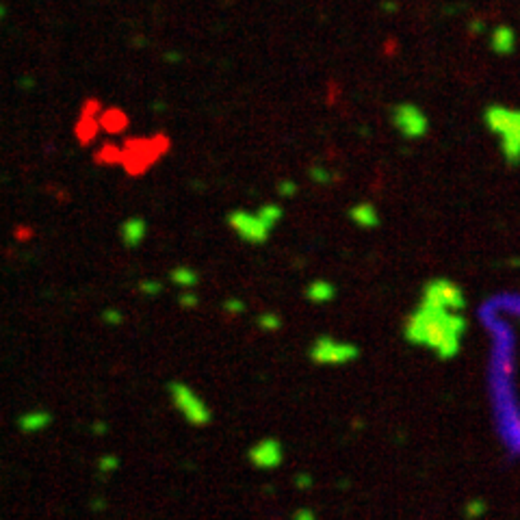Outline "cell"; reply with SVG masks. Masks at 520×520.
Segmentation results:
<instances>
[{
  "instance_id": "cell-1",
  "label": "cell",
  "mask_w": 520,
  "mask_h": 520,
  "mask_svg": "<svg viewBox=\"0 0 520 520\" xmlns=\"http://www.w3.org/2000/svg\"><path fill=\"white\" fill-rule=\"evenodd\" d=\"M228 226L243 239L245 243H265L271 235V228H269L258 212H247V210H232L228 215Z\"/></svg>"
},
{
  "instance_id": "cell-2",
  "label": "cell",
  "mask_w": 520,
  "mask_h": 520,
  "mask_svg": "<svg viewBox=\"0 0 520 520\" xmlns=\"http://www.w3.org/2000/svg\"><path fill=\"white\" fill-rule=\"evenodd\" d=\"M490 126L505 139V152H520V115L510 111H490Z\"/></svg>"
},
{
  "instance_id": "cell-3",
  "label": "cell",
  "mask_w": 520,
  "mask_h": 520,
  "mask_svg": "<svg viewBox=\"0 0 520 520\" xmlns=\"http://www.w3.org/2000/svg\"><path fill=\"white\" fill-rule=\"evenodd\" d=\"M171 397H174V403L176 408L183 412V414L195 423V425H202L208 421V410L206 405L195 397V392H191V388H187L185 384H178L174 382L171 384Z\"/></svg>"
},
{
  "instance_id": "cell-4",
  "label": "cell",
  "mask_w": 520,
  "mask_h": 520,
  "mask_svg": "<svg viewBox=\"0 0 520 520\" xmlns=\"http://www.w3.org/2000/svg\"><path fill=\"white\" fill-rule=\"evenodd\" d=\"M310 353L317 362H343V360H349L355 351H353V347L336 343V340H332V338H319L312 345Z\"/></svg>"
},
{
  "instance_id": "cell-5",
  "label": "cell",
  "mask_w": 520,
  "mask_h": 520,
  "mask_svg": "<svg viewBox=\"0 0 520 520\" xmlns=\"http://www.w3.org/2000/svg\"><path fill=\"white\" fill-rule=\"evenodd\" d=\"M394 119H397L399 131L405 133V135H421V133H423L425 119L419 115L417 109H412V106H399V109H397V115H394Z\"/></svg>"
},
{
  "instance_id": "cell-6",
  "label": "cell",
  "mask_w": 520,
  "mask_h": 520,
  "mask_svg": "<svg viewBox=\"0 0 520 520\" xmlns=\"http://www.w3.org/2000/svg\"><path fill=\"white\" fill-rule=\"evenodd\" d=\"M146 232H148L146 221L139 219V217H131V219H126L121 224L119 237H121V241L126 247H137L143 239H146Z\"/></svg>"
},
{
  "instance_id": "cell-7",
  "label": "cell",
  "mask_w": 520,
  "mask_h": 520,
  "mask_svg": "<svg viewBox=\"0 0 520 520\" xmlns=\"http://www.w3.org/2000/svg\"><path fill=\"white\" fill-rule=\"evenodd\" d=\"M252 458L258 466H274L280 462V446L274 440H267L252 451Z\"/></svg>"
},
{
  "instance_id": "cell-8",
  "label": "cell",
  "mask_w": 520,
  "mask_h": 520,
  "mask_svg": "<svg viewBox=\"0 0 520 520\" xmlns=\"http://www.w3.org/2000/svg\"><path fill=\"white\" fill-rule=\"evenodd\" d=\"M306 297L314 303H324L330 301L334 297V286L326 280H314L308 289H306Z\"/></svg>"
},
{
  "instance_id": "cell-9",
  "label": "cell",
  "mask_w": 520,
  "mask_h": 520,
  "mask_svg": "<svg viewBox=\"0 0 520 520\" xmlns=\"http://www.w3.org/2000/svg\"><path fill=\"white\" fill-rule=\"evenodd\" d=\"M169 278L176 286H181V289H191V286H195V282H197V274L191 267H176L169 274Z\"/></svg>"
},
{
  "instance_id": "cell-10",
  "label": "cell",
  "mask_w": 520,
  "mask_h": 520,
  "mask_svg": "<svg viewBox=\"0 0 520 520\" xmlns=\"http://www.w3.org/2000/svg\"><path fill=\"white\" fill-rule=\"evenodd\" d=\"M351 219L358 224V226H375L378 224V215H375V210L367 204H362V206H355L353 210H351Z\"/></svg>"
},
{
  "instance_id": "cell-11",
  "label": "cell",
  "mask_w": 520,
  "mask_h": 520,
  "mask_svg": "<svg viewBox=\"0 0 520 520\" xmlns=\"http://www.w3.org/2000/svg\"><path fill=\"white\" fill-rule=\"evenodd\" d=\"M258 215H260V219L274 230V228L278 226V221L282 219V208H280L278 204H265V206L258 210Z\"/></svg>"
},
{
  "instance_id": "cell-12",
  "label": "cell",
  "mask_w": 520,
  "mask_h": 520,
  "mask_svg": "<svg viewBox=\"0 0 520 520\" xmlns=\"http://www.w3.org/2000/svg\"><path fill=\"white\" fill-rule=\"evenodd\" d=\"M258 326H260L262 330L274 332V330L280 328V317L274 314V312H262V314L258 317Z\"/></svg>"
},
{
  "instance_id": "cell-13",
  "label": "cell",
  "mask_w": 520,
  "mask_h": 520,
  "mask_svg": "<svg viewBox=\"0 0 520 520\" xmlns=\"http://www.w3.org/2000/svg\"><path fill=\"white\" fill-rule=\"evenodd\" d=\"M139 289L146 293V295H156V293H160L163 291V286H160L158 282H150V280H146V282H141L139 284Z\"/></svg>"
},
{
  "instance_id": "cell-14",
  "label": "cell",
  "mask_w": 520,
  "mask_h": 520,
  "mask_svg": "<svg viewBox=\"0 0 520 520\" xmlns=\"http://www.w3.org/2000/svg\"><path fill=\"white\" fill-rule=\"evenodd\" d=\"M181 306H185V308H195V306H197V295L191 293V291H185V293L181 295Z\"/></svg>"
},
{
  "instance_id": "cell-15",
  "label": "cell",
  "mask_w": 520,
  "mask_h": 520,
  "mask_svg": "<svg viewBox=\"0 0 520 520\" xmlns=\"http://www.w3.org/2000/svg\"><path fill=\"white\" fill-rule=\"evenodd\" d=\"M224 308H226V310H237V312H243V310H245V303H243L241 299H228V301L224 303Z\"/></svg>"
},
{
  "instance_id": "cell-16",
  "label": "cell",
  "mask_w": 520,
  "mask_h": 520,
  "mask_svg": "<svg viewBox=\"0 0 520 520\" xmlns=\"http://www.w3.org/2000/svg\"><path fill=\"white\" fill-rule=\"evenodd\" d=\"M310 176H312V181H317V183H328V181H330V174H328L326 169H321V167L312 169Z\"/></svg>"
},
{
  "instance_id": "cell-17",
  "label": "cell",
  "mask_w": 520,
  "mask_h": 520,
  "mask_svg": "<svg viewBox=\"0 0 520 520\" xmlns=\"http://www.w3.org/2000/svg\"><path fill=\"white\" fill-rule=\"evenodd\" d=\"M295 189H297L295 183H280V185H278V191H280L284 197H291V195L295 193Z\"/></svg>"
},
{
  "instance_id": "cell-18",
  "label": "cell",
  "mask_w": 520,
  "mask_h": 520,
  "mask_svg": "<svg viewBox=\"0 0 520 520\" xmlns=\"http://www.w3.org/2000/svg\"><path fill=\"white\" fill-rule=\"evenodd\" d=\"M104 321H109V324H121V314L117 310H106Z\"/></svg>"
},
{
  "instance_id": "cell-19",
  "label": "cell",
  "mask_w": 520,
  "mask_h": 520,
  "mask_svg": "<svg viewBox=\"0 0 520 520\" xmlns=\"http://www.w3.org/2000/svg\"><path fill=\"white\" fill-rule=\"evenodd\" d=\"M3 15H5V7H0V20H3Z\"/></svg>"
}]
</instances>
